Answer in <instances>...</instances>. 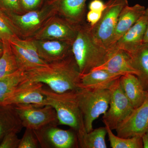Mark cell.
Masks as SVG:
<instances>
[{
	"mask_svg": "<svg viewBox=\"0 0 148 148\" xmlns=\"http://www.w3.org/2000/svg\"><path fill=\"white\" fill-rule=\"evenodd\" d=\"M25 73L23 81L42 83L58 93L79 88L81 74L72 53L62 60Z\"/></svg>",
	"mask_w": 148,
	"mask_h": 148,
	"instance_id": "obj_1",
	"label": "cell"
},
{
	"mask_svg": "<svg viewBox=\"0 0 148 148\" xmlns=\"http://www.w3.org/2000/svg\"><path fill=\"white\" fill-rule=\"evenodd\" d=\"M42 92L45 96V106H51L56 111L58 125H68L76 133L80 147L87 132L76 90L58 93L43 87Z\"/></svg>",
	"mask_w": 148,
	"mask_h": 148,
	"instance_id": "obj_2",
	"label": "cell"
},
{
	"mask_svg": "<svg viewBox=\"0 0 148 148\" xmlns=\"http://www.w3.org/2000/svg\"><path fill=\"white\" fill-rule=\"evenodd\" d=\"M72 53L81 74L87 73L105 62L108 49L99 45L91 35L90 26L84 22L78 26L71 44Z\"/></svg>",
	"mask_w": 148,
	"mask_h": 148,
	"instance_id": "obj_3",
	"label": "cell"
},
{
	"mask_svg": "<svg viewBox=\"0 0 148 148\" xmlns=\"http://www.w3.org/2000/svg\"><path fill=\"white\" fill-rule=\"evenodd\" d=\"M77 100L84 120L87 133L92 131L93 121L104 114L110 104L111 92L109 90H90L79 88L76 90Z\"/></svg>",
	"mask_w": 148,
	"mask_h": 148,
	"instance_id": "obj_4",
	"label": "cell"
},
{
	"mask_svg": "<svg viewBox=\"0 0 148 148\" xmlns=\"http://www.w3.org/2000/svg\"><path fill=\"white\" fill-rule=\"evenodd\" d=\"M129 5L127 0H108L98 23L90 30L92 38L99 45L108 49L113 36L120 14Z\"/></svg>",
	"mask_w": 148,
	"mask_h": 148,
	"instance_id": "obj_5",
	"label": "cell"
},
{
	"mask_svg": "<svg viewBox=\"0 0 148 148\" xmlns=\"http://www.w3.org/2000/svg\"><path fill=\"white\" fill-rule=\"evenodd\" d=\"M14 106L23 127L37 130L49 125H58L56 111L51 106L38 107L31 104Z\"/></svg>",
	"mask_w": 148,
	"mask_h": 148,
	"instance_id": "obj_6",
	"label": "cell"
},
{
	"mask_svg": "<svg viewBox=\"0 0 148 148\" xmlns=\"http://www.w3.org/2000/svg\"><path fill=\"white\" fill-rule=\"evenodd\" d=\"M119 78L109 89L111 92L110 108L103 117L105 125L108 126L112 130H116L134 109L122 89Z\"/></svg>",
	"mask_w": 148,
	"mask_h": 148,
	"instance_id": "obj_7",
	"label": "cell"
},
{
	"mask_svg": "<svg viewBox=\"0 0 148 148\" xmlns=\"http://www.w3.org/2000/svg\"><path fill=\"white\" fill-rule=\"evenodd\" d=\"M57 126L49 125L38 130H34L42 147H79L76 133L73 130H64Z\"/></svg>",
	"mask_w": 148,
	"mask_h": 148,
	"instance_id": "obj_8",
	"label": "cell"
},
{
	"mask_svg": "<svg viewBox=\"0 0 148 148\" xmlns=\"http://www.w3.org/2000/svg\"><path fill=\"white\" fill-rule=\"evenodd\" d=\"M43 86L42 83L22 81L1 104H31L38 107L45 106V96L42 92Z\"/></svg>",
	"mask_w": 148,
	"mask_h": 148,
	"instance_id": "obj_9",
	"label": "cell"
},
{
	"mask_svg": "<svg viewBox=\"0 0 148 148\" xmlns=\"http://www.w3.org/2000/svg\"><path fill=\"white\" fill-rule=\"evenodd\" d=\"M78 26L71 24L63 17L52 16L34 35L33 39L57 40L72 43L76 36Z\"/></svg>",
	"mask_w": 148,
	"mask_h": 148,
	"instance_id": "obj_10",
	"label": "cell"
},
{
	"mask_svg": "<svg viewBox=\"0 0 148 148\" xmlns=\"http://www.w3.org/2000/svg\"><path fill=\"white\" fill-rule=\"evenodd\" d=\"M5 12L18 29L20 35L26 36H34L53 14V10L47 9L30 10L24 14Z\"/></svg>",
	"mask_w": 148,
	"mask_h": 148,
	"instance_id": "obj_11",
	"label": "cell"
},
{
	"mask_svg": "<svg viewBox=\"0 0 148 148\" xmlns=\"http://www.w3.org/2000/svg\"><path fill=\"white\" fill-rule=\"evenodd\" d=\"M148 129V91L144 103L134 109L116 130L117 136L123 138L142 137Z\"/></svg>",
	"mask_w": 148,
	"mask_h": 148,
	"instance_id": "obj_12",
	"label": "cell"
},
{
	"mask_svg": "<svg viewBox=\"0 0 148 148\" xmlns=\"http://www.w3.org/2000/svg\"><path fill=\"white\" fill-rule=\"evenodd\" d=\"M105 70L121 75L127 73L133 74L136 76L138 75V72L132 66L129 54L115 46L108 49L105 62L92 70Z\"/></svg>",
	"mask_w": 148,
	"mask_h": 148,
	"instance_id": "obj_13",
	"label": "cell"
},
{
	"mask_svg": "<svg viewBox=\"0 0 148 148\" xmlns=\"http://www.w3.org/2000/svg\"><path fill=\"white\" fill-rule=\"evenodd\" d=\"M32 39L39 56L47 63L62 60L72 53V43L69 42Z\"/></svg>",
	"mask_w": 148,
	"mask_h": 148,
	"instance_id": "obj_14",
	"label": "cell"
},
{
	"mask_svg": "<svg viewBox=\"0 0 148 148\" xmlns=\"http://www.w3.org/2000/svg\"><path fill=\"white\" fill-rule=\"evenodd\" d=\"M145 6L139 4L132 6H126L123 9L108 49L114 46L117 41L145 14Z\"/></svg>",
	"mask_w": 148,
	"mask_h": 148,
	"instance_id": "obj_15",
	"label": "cell"
},
{
	"mask_svg": "<svg viewBox=\"0 0 148 148\" xmlns=\"http://www.w3.org/2000/svg\"><path fill=\"white\" fill-rule=\"evenodd\" d=\"M147 24V18L144 14L117 41L114 46L129 54L135 52L143 44Z\"/></svg>",
	"mask_w": 148,
	"mask_h": 148,
	"instance_id": "obj_16",
	"label": "cell"
},
{
	"mask_svg": "<svg viewBox=\"0 0 148 148\" xmlns=\"http://www.w3.org/2000/svg\"><path fill=\"white\" fill-rule=\"evenodd\" d=\"M121 75L103 70H92L81 75L79 87L90 90H109Z\"/></svg>",
	"mask_w": 148,
	"mask_h": 148,
	"instance_id": "obj_17",
	"label": "cell"
},
{
	"mask_svg": "<svg viewBox=\"0 0 148 148\" xmlns=\"http://www.w3.org/2000/svg\"><path fill=\"white\" fill-rule=\"evenodd\" d=\"M119 82L122 89L134 109L142 105L145 100L147 91L144 90L138 77L133 74H125L120 77Z\"/></svg>",
	"mask_w": 148,
	"mask_h": 148,
	"instance_id": "obj_18",
	"label": "cell"
},
{
	"mask_svg": "<svg viewBox=\"0 0 148 148\" xmlns=\"http://www.w3.org/2000/svg\"><path fill=\"white\" fill-rule=\"evenodd\" d=\"M87 0H60L58 10L62 17L73 25L84 22Z\"/></svg>",
	"mask_w": 148,
	"mask_h": 148,
	"instance_id": "obj_19",
	"label": "cell"
},
{
	"mask_svg": "<svg viewBox=\"0 0 148 148\" xmlns=\"http://www.w3.org/2000/svg\"><path fill=\"white\" fill-rule=\"evenodd\" d=\"M23 127L14 106L0 104V143L7 134H18Z\"/></svg>",
	"mask_w": 148,
	"mask_h": 148,
	"instance_id": "obj_20",
	"label": "cell"
},
{
	"mask_svg": "<svg viewBox=\"0 0 148 148\" xmlns=\"http://www.w3.org/2000/svg\"><path fill=\"white\" fill-rule=\"evenodd\" d=\"M129 55L132 66L138 72L137 77L144 90L148 91V43Z\"/></svg>",
	"mask_w": 148,
	"mask_h": 148,
	"instance_id": "obj_21",
	"label": "cell"
},
{
	"mask_svg": "<svg viewBox=\"0 0 148 148\" xmlns=\"http://www.w3.org/2000/svg\"><path fill=\"white\" fill-rule=\"evenodd\" d=\"M9 42L20 70L24 72L30 71L44 67L48 64L41 58H36L32 55L14 42L11 40Z\"/></svg>",
	"mask_w": 148,
	"mask_h": 148,
	"instance_id": "obj_22",
	"label": "cell"
},
{
	"mask_svg": "<svg viewBox=\"0 0 148 148\" xmlns=\"http://www.w3.org/2000/svg\"><path fill=\"white\" fill-rule=\"evenodd\" d=\"M3 45V52L0 58V79L14 73L19 69L10 42L4 41Z\"/></svg>",
	"mask_w": 148,
	"mask_h": 148,
	"instance_id": "obj_23",
	"label": "cell"
},
{
	"mask_svg": "<svg viewBox=\"0 0 148 148\" xmlns=\"http://www.w3.org/2000/svg\"><path fill=\"white\" fill-rule=\"evenodd\" d=\"M25 72L20 69L14 73L0 79V104L24 80Z\"/></svg>",
	"mask_w": 148,
	"mask_h": 148,
	"instance_id": "obj_24",
	"label": "cell"
},
{
	"mask_svg": "<svg viewBox=\"0 0 148 148\" xmlns=\"http://www.w3.org/2000/svg\"><path fill=\"white\" fill-rule=\"evenodd\" d=\"M107 133L106 126L92 130L85 135L80 147L107 148L106 137Z\"/></svg>",
	"mask_w": 148,
	"mask_h": 148,
	"instance_id": "obj_25",
	"label": "cell"
},
{
	"mask_svg": "<svg viewBox=\"0 0 148 148\" xmlns=\"http://www.w3.org/2000/svg\"><path fill=\"white\" fill-rule=\"evenodd\" d=\"M111 147L112 148H143L142 137L135 136L130 138H123L114 135L112 130L105 125Z\"/></svg>",
	"mask_w": 148,
	"mask_h": 148,
	"instance_id": "obj_26",
	"label": "cell"
},
{
	"mask_svg": "<svg viewBox=\"0 0 148 148\" xmlns=\"http://www.w3.org/2000/svg\"><path fill=\"white\" fill-rule=\"evenodd\" d=\"M20 36L18 29L4 11L0 9V40L9 41Z\"/></svg>",
	"mask_w": 148,
	"mask_h": 148,
	"instance_id": "obj_27",
	"label": "cell"
},
{
	"mask_svg": "<svg viewBox=\"0 0 148 148\" xmlns=\"http://www.w3.org/2000/svg\"><path fill=\"white\" fill-rule=\"evenodd\" d=\"M39 144L34 130L26 128L24 135L20 139L18 148H37L38 147Z\"/></svg>",
	"mask_w": 148,
	"mask_h": 148,
	"instance_id": "obj_28",
	"label": "cell"
},
{
	"mask_svg": "<svg viewBox=\"0 0 148 148\" xmlns=\"http://www.w3.org/2000/svg\"><path fill=\"white\" fill-rule=\"evenodd\" d=\"M0 9L7 12L21 13L20 0H0Z\"/></svg>",
	"mask_w": 148,
	"mask_h": 148,
	"instance_id": "obj_29",
	"label": "cell"
},
{
	"mask_svg": "<svg viewBox=\"0 0 148 148\" xmlns=\"http://www.w3.org/2000/svg\"><path fill=\"white\" fill-rule=\"evenodd\" d=\"M17 134L15 132L7 134L0 143V148H18L20 139Z\"/></svg>",
	"mask_w": 148,
	"mask_h": 148,
	"instance_id": "obj_30",
	"label": "cell"
},
{
	"mask_svg": "<svg viewBox=\"0 0 148 148\" xmlns=\"http://www.w3.org/2000/svg\"><path fill=\"white\" fill-rule=\"evenodd\" d=\"M103 12L89 10L86 15V20L90 27H93L101 19Z\"/></svg>",
	"mask_w": 148,
	"mask_h": 148,
	"instance_id": "obj_31",
	"label": "cell"
},
{
	"mask_svg": "<svg viewBox=\"0 0 148 148\" xmlns=\"http://www.w3.org/2000/svg\"><path fill=\"white\" fill-rule=\"evenodd\" d=\"M21 5L25 9L29 11L34 10L40 3L41 0H20Z\"/></svg>",
	"mask_w": 148,
	"mask_h": 148,
	"instance_id": "obj_32",
	"label": "cell"
},
{
	"mask_svg": "<svg viewBox=\"0 0 148 148\" xmlns=\"http://www.w3.org/2000/svg\"><path fill=\"white\" fill-rule=\"evenodd\" d=\"M105 8V3L102 0H92L89 3V10L103 12Z\"/></svg>",
	"mask_w": 148,
	"mask_h": 148,
	"instance_id": "obj_33",
	"label": "cell"
},
{
	"mask_svg": "<svg viewBox=\"0 0 148 148\" xmlns=\"http://www.w3.org/2000/svg\"><path fill=\"white\" fill-rule=\"evenodd\" d=\"M145 15L147 18V24L145 34L144 40H143V43H148V7L147 8H146Z\"/></svg>",
	"mask_w": 148,
	"mask_h": 148,
	"instance_id": "obj_34",
	"label": "cell"
},
{
	"mask_svg": "<svg viewBox=\"0 0 148 148\" xmlns=\"http://www.w3.org/2000/svg\"><path fill=\"white\" fill-rule=\"evenodd\" d=\"M144 148H148V129L142 136Z\"/></svg>",
	"mask_w": 148,
	"mask_h": 148,
	"instance_id": "obj_35",
	"label": "cell"
},
{
	"mask_svg": "<svg viewBox=\"0 0 148 148\" xmlns=\"http://www.w3.org/2000/svg\"><path fill=\"white\" fill-rule=\"evenodd\" d=\"M3 52V44H0V58L2 55Z\"/></svg>",
	"mask_w": 148,
	"mask_h": 148,
	"instance_id": "obj_36",
	"label": "cell"
},
{
	"mask_svg": "<svg viewBox=\"0 0 148 148\" xmlns=\"http://www.w3.org/2000/svg\"><path fill=\"white\" fill-rule=\"evenodd\" d=\"M0 44H3L2 41H1V40H0Z\"/></svg>",
	"mask_w": 148,
	"mask_h": 148,
	"instance_id": "obj_37",
	"label": "cell"
}]
</instances>
